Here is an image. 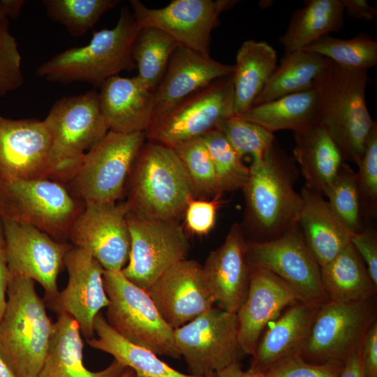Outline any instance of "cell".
I'll list each match as a JSON object with an SVG mask.
<instances>
[{
    "instance_id": "cell-1",
    "label": "cell",
    "mask_w": 377,
    "mask_h": 377,
    "mask_svg": "<svg viewBox=\"0 0 377 377\" xmlns=\"http://www.w3.org/2000/svg\"><path fill=\"white\" fill-rule=\"evenodd\" d=\"M249 178L242 189L246 200L244 234L251 242L279 237L298 223L302 206L295 190L299 168L275 138L263 156L252 157Z\"/></svg>"
},
{
    "instance_id": "cell-2",
    "label": "cell",
    "mask_w": 377,
    "mask_h": 377,
    "mask_svg": "<svg viewBox=\"0 0 377 377\" xmlns=\"http://www.w3.org/2000/svg\"><path fill=\"white\" fill-rule=\"evenodd\" d=\"M368 71L351 69L332 62L314 80L318 95L316 122L323 126L345 161L357 166L376 123L366 104Z\"/></svg>"
},
{
    "instance_id": "cell-3",
    "label": "cell",
    "mask_w": 377,
    "mask_h": 377,
    "mask_svg": "<svg viewBox=\"0 0 377 377\" xmlns=\"http://www.w3.org/2000/svg\"><path fill=\"white\" fill-rule=\"evenodd\" d=\"M129 211L142 216L178 220L197 194L175 150L148 140L136 157L126 184Z\"/></svg>"
},
{
    "instance_id": "cell-4",
    "label": "cell",
    "mask_w": 377,
    "mask_h": 377,
    "mask_svg": "<svg viewBox=\"0 0 377 377\" xmlns=\"http://www.w3.org/2000/svg\"><path fill=\"white\" fill-rule=\"evenodd\" d=\"M138 31L133 14L124 6L114 27L94 31L87 45L55 54L36 74L51 82H81L100 88L108 78L136 68L132 52Z\"/></svg>"
},
{
    "instance_id": "cell-5",
    "label": "cell",
    "mask_w": 377,
    "mask_h": 377,
    "mask_svg": "<svg viewBox=\"0 0 377 377\" xmlns=\"http://www.w3.org/2000/svg\"><path fill=\"white\" fill-rule=\"evenodd\" d=\"M0 320V355L16 377H38L53 323L33 279L11 276Z\"/></svg>"
},
{
    "instance_id": "cell-6",
    "label": "cell",
    "mask_w": 377,
    "mask_h": 377,
    "mask_svg": "<svg viewBox=\"0 0 377 377\" xmlns=\"http://www.w3.org/2000/svg\"><path fill=\"white\" fill-rule=\"evenodd\" d=\"M43 121L52 138L49 179L64 186L85 154L109 131L100 110L98 92L90 90L58 99Z\"/></svg>"
},
{
    "instance_id": "cell-7",
    "label": "cell",
    "mask_w": 377,
    "mask_h": 377,
    "mask_svg": "<svg viewBox=\"0 0 377 377\" xmlns=\"http://www.w3.org/2000/svg\"><path fill=\"white\" fill-rule=\"evenodd\" d=\"M84 207L56 182L0 179V220L34 226L59 242L68 239Z\"/></svg>"
},
{
    "instance_id": "cell-8",
    "label": "cell",
    "mask_w": 377,
    "mask_h": 377,
    "mask_svg": "<svg viewBox=\"0 0 377 377\" xmlns=\"http://www.w3.org/2000/svg\"><path fill=\"white\" fill-rule=\"evenodd\" d=\"M146 139L145 132L123 134L109 131L85 154L64 187L84 203L117 202Z\"/></svg>"
},
{
    "instance_id": "cell-9",
    "label": "cell",
    "mask_w": 377,
    "mask_h": 377,
    "mask_svg": "<svg viewBox=\"0 0 377 377\" xmlns=\"http://www.w3.org/2000/svg\"><path fill=\"white\" fill-rule=\"evenodd\" d=\"M103 284L110 300L106 320L128 341L157 355L179 359L172 330L163 319L145 290L129 281L121 272H103Z\"/></svg>"
},
{
    "instance_id": "cell-10",
    "label": "cell",
    "mask_w": 377,
    "mask_h": 377,
    "mask_svg": "<svg viewBox=\"0 0 377 377\" xmlns=\"http://www.w3.org/2000/svg\"><path fill=\"white\" fill-rule=\"evenodd\" d=\"M376 317L375 297L353 302H325L316 311L300 354L311 363H344L361 348Z\"/></svg>"
},
{
    "instance_id": "cell-11",
    "label": "cell",
    "mask_w": 377,
    "mask_h": 377,
    "mask_svg": "<svg viewBox=\"0 0 377 377\" xmlns=\"http://www.w3.org/2000/svg\"><path fill=\"white\" fill-rule=\"evenodd\" d=\"M126 221L131 249L128 264L121 272L146 291L172 265L186 259L190 243L178 220L151 219L128 211Z\"/></svg>"
},
{
    "instance_id": "cell-12",
    "label": "cell",
    "mask_w": 377,
    "mask_h": 377,
    "mask_svg": "<svg viewBox=\"0 0 377 377\" xmlns=\"http://www.w3.org/2000/svg\"><path fill=\"white\" fill-rule=\"evenodd\" d=\"M235 115L232 74L214 80L154 118L145 131L146 138L172 147L202 136Z\"/></svg>"
},
{
    "instance_id": "cell-13",
    "label": "cell",
    "mask_w": 377,
    "mask_h": 377,
    "mask_svg": "<svg viewBox=\"0 0 377 377\" xmlns=\"http://www.w3.org/2000/svg\"><path fill=\"white\" fill-rule=\"evenodd\" d=\"M175 344L188 374L204 376L240 362L245 355L238 341L236 313L212 307L173 331Z\"/></svg>"
},
{
    "instance_id": "cell-14",
    "label": "cell",
    "mask_w": 377,
    "mask_h": 377,
    "mask_svg": "<svg viewBox=\"0 0 377 377\" xmlns=\"http://www.w3.org/2000/svg\"><path fill=\"white\" fill-rule=\"evenodd\" d=\"M246 259L250 266L267 269L283 280L300 301L316 305L329 301L321 281L320 267L298 223L274 239L247 241Z\"/></svg>"
},
{
    "instance_id": "cell-15",
    "label": "cell",
    "mask_w": 377,
    "mask_h": 377,
    "mask_svg": "<svg viewBox=\"0 0 377 377\" xmlns=\"http://www.w3.org/2000/svg\"><path fill=\"white\" fill-rule=\"evenodd\" d=\"M236 1L174 0L160 8L131 0L133 16L139 29L156 28L171 36L180 45L208 55L211 33L221 13Z\"/></svg>"
},
{
    "instance_id": "cell-16",
    "label": "cell",
    "mask_w": 377,
    "mask_h": 377,
    "mask_svg": "<svg viewBox=\"0 0 377 377\" xmlns=\"http://www.w3.org/2000/svg\"><path fill=\"white\" fill-rule=\"evenodd\" d=\"M126 202H86L74 221L68 239L90 254L105 271L120 272L128 260L131 236Z\"/></svg>"
},
{
    "instance_id": "cell-17",
    "label": "cell",
    "mask_w": 377,
    "mask_h": 377,
    "mask_svg": "<svg viewBox=\"0 0 377 377\" xmlns=\"http://www.w3.org/2000/svg\"><path fill=\"white\" fill-rule=\"evenodd\" d=\"M1 222L10 275L37 281L44 289L46 302L52 301L59 293L57 277L72 245L31 226Z\"/></svg>"
},
{
    "instance_id": "cell-18",
    "label": "cell",
    "mask_w": 377,
    "mask_h": 377,
    "mask_svg": "<svg viewBox=\"0 0 377 377\" xmlns=\"http://www.w3.org/2000/svg\"><path fill=\"white\" fill-rule=\"evenodd\" d=\"M68 280L66 287L47 302L57 314L66 313L79 325L81 334L94 337V322L101 309L110 304L103 284L101 265L84 250L72 246L64 258Z\"/></svg>"
},
{
    "instance_id": "cell-19",
    "label": "cell",
    "mask_w": 377,
    "mask_h": 377,
    "mask_svg": "<svg viewBox=\"0 0 377 377\" xmlns=\"http://www.w3.org/2000/svg\"><path fill=\"white\" fill-rule=\"evenodd\" d=\"M52 138L43 120L0 115V179H50Z\"/></svg>"
},
{
    "instance_id": "cell-20",
    "label": "cell",
    "mask_w": 377,
    "mask_h": 377,
    "mask_svg": "<svg viewBox=\"0 0 377 377\" xmlns=\"http://www.w3.org/2000/svg\"><path fill=\"white\" fill-rule=\"evenodd\" d=\"M146 291L172 330L194 320L215 304L202 265L187 258L172 265Z\"/></svg>"
},
{
    "instance_id": "cell-21",
    "label": "cell",
    "mask_w": 377,
    "mask_h": 377,
    "mask_svg": "<svg viewBox=\"0 0 377 377\" xmlns=\"http://www.w3.org/2000/svg\"><path fill=\"white\" fill-rule=\"evenodd\" d=\"M246 243L241 224L234 223L223 243L209 253L202 265L214 303L227 312L237 313L248 294L251 267Z\"/></svg>"
},
{
    "instance_id": "cell-22",
    "label": "cell",
    "mask_w": 377,
    "mask_h": 377,
    "mask_svg": "<svg viewBox=\"0 0 377 377\" xmlns=\"http://www.w3.org/2000/svg\"><path fill=\"white\" fill-rule=\"evenodd\" d=\"M250 267L248 294L236 314L239 343L245 355L253 356L267 325L287 306L300 300L293 288L274 274L261 267Z\"/></svg>"
},
{
    "instance_id": "cell-23",
    "label": "cell",
    "mask_w": 377,
    "mask_h": 377,
    "mask_svg": "<svg viewBox=\"0 0 377 377\" xmlns=\"http://www.w3.org/2000/svg\"><path fill=\"white\" fill-rule=\"evenodd\" d=\"M234 65L224 64L209 54L179 45L154 91V118L165 112L190 94L214 80L232 75Z\"/></svg>"
},
{
    "instance_id": "cell-24",
    "label": "cell",
    "mask_w": 377,
    "mask_h": 377,
    "mask_svg": "<svg viewBox=\"0 0 377 377\" xmlns=\"http://www.w3.org/2000/svg\"><path fill=\"white\" fill-rule=\"evenodd\" d=\"M100 89V110L110 131L129 134L147 130L154 118V93L137 75L112 76Z\"/></svg>"
},
{
    "instance_id": "cell-25",
    "label": "cell",
    "mask_w": 377,
    "mask_h": 377,
    "mask_svg": "<svg viewBox=\"0 0 377 377\" xmlns=\"http://www.w3.org/2000/svg\"><path fill=\"white\" fill-rule=\"evenodd\" d=\"M318 306L302 301L287 306L262 333L251 367L266 372L280 361L300 353Z\"/></svg>"
},
{
    "instance_id": "cell-26",
    "label": "cell",
    "mask_w": 377,
    "mask_h": 377,
    "mask_svg": "<svg viewBox=\"0 0 377 377\" xmlns=\"http://www.w3.org/2000/svg\"><path fill=\"white\" fill-rule=\"evenodd\" d=\"M298 224L304 241L320 267L350 244L353 233L340 221L324 196L303 186Z\"/></svg>"
},
{
    "instance_id": "cell-27",
    "label": "cell",
    "mask_w": 377,
    "mask_h": 377,
    "mask_svg": "<svg viewBox=\"0 0 377 377\" xmlns=\"http://www.w3.org/2000/svg\"><path fill=\"white\" fill-rule=\"evenodd\" d=\"M78 323L66 313L53 323L47 353L38 377H120L127 367L115 360L105 369L89 371L83 363Z\"/></svg>"
},
{
    "instance_id": "cell-28",
    "label": "cell",
    "mask_w": 377,
    "mask_h": 377,
    "mask_svg": "<svg viewBox=\"0 0 377 377\" xmlns=\"http://www.w3.org/2000/svg\"><path fill=\"white\" fill-rule=\"evenodd\" d=\"M293 157L305 180L304 186L324 194L346 162L327 130L319 124L294 133Z\"/></svg>"
},
{
    "instance_id": "cell-29",
    "label": "cell",
    "mask_w": 377,
    "mask_h": 377,
    "mask_svg": "<svg viewBox=\"0 0 377 377\" xmlns=\"http://www.w3.org/2000/svg\"><path fill=\"white\" fill-rule=\"evenodd\" d=\"M276 59L275 50L265 41L242 44L232 73L235 115L242 116L253 106L275 69Z\"/></svg>"
},
{
    "instance_id": "cell-30",
    "label": "cell",
    "mask_w": 377,
    "mask_h": 377,
    "mask_svg": "<svg viewBox=\"0 0 377 377\" xmlns=\"http://www.w3.org/2000/svg\"><path fill=\"white\" fill-rule=\"evenodd\" d=\"M320 276L330 301L353 302L376 297L377 286L351 243L320 267Z\"/></svg>"
},
{
    "instance_id": "cell-31",
    "label": "cell",
    "mask_w": 377,
    "mask_h": 377,
    "mask_svg": "<svg viewBox=\"0 0 377 377\" xmlns=\"http://www.w3.org/2000/svg\"><path fill=\"white\" fill-rule=\"evenodd\" d=\"M97 338L87 339L91 348L112 355L116 361L142 377H204L186 374L162 361L152 351L122 337L108 323L100 312L94 322Z\"/></svg>"
},
{
    "instance_id": "cell-32",
    "label": "cell",
    "mask_w": 377,
    "mask_h": 377,
    "mask_svg": "<svg viewBox=\"0 0 377 377\" xmlns=\"http://www.w3.org/2000/svg\"><path fill=\"white\" fill-rule=\"evenodd\" d=\"M317 101L316 90L312 87L253 105L240 117L272 133L281 130L296 133L317 124Z\"/></svg>"
},
{
    "instance_id": "cell-33",
    "label": "cell",
    "mask_w": 377,
    "mask_h": 377,
    "mask_svg": "<svg viewBox=\"0 0 377 377\" xmlns=\"http://www.w3.org/2000/svg\"><path fill=\"white\" fill-rule=\"evenodd\" d=\"M341 0H310L295 10L279 42L285 53L302 50L321 37L338 31L343 23Z\"/></svg>"
},
{
    "instance_id": "cell-34",
    "label": "cell",
    "mask_w": 377,
    "mask_h": 377,
    "mask_svg": "<svg viewBox=\"0 0 377 377\" xmlns=\"http://www.w3.org/2000/svg\"><path fill=\"white\" fill-rule=\"evenodd\" d=\"M332 62L320 54L302 50L285 53L253 105L312 88L315 79Z\"/></svg>"
},
{
    "instance_id": "cell-35",
    "label": "cell",
    "mask_w": 377,
    "mask_h": 377,
    "mask_svg": "<svg viewBox=\"0 0 377 377\" xmlns=\"http://www.w3.org/2000/svg\"><path fill=\"white\" fill-rule=\"evenodd\" d=\"M179 44L170 35L156 28L139 29L133 45V58L138 78L154 93L170 59Z\"/></svg>"
},
{
    "instance_id": "cell-36",
    "label": "cell",
    "mask_w": 377,
    "mask_h": 377,
    "mask_svg": "<svg viewBox=\"0 0 377 377\" xmlns=\"http://www.w3.org/2000/svg\"><path fill=\"white\" fill-rule=\"evenodd\" d=\"M302 50L320 54L351 69L368 71L377 64V42L364 33L350 39L325 36Z\"/></svg>"
},
{
    "instance_id": "cell-37",
    "label": "cell",
    "mask_w": 377,
    "mask_h": 377,
    "mask_svg": "<svg viewBox=\"0 0 377 377\" xmlns=\"http://www.w3.org/2000/svg\"><path fill=\"white\" fill-rule=\"evenodd\" d=\"M119 0H43L47 15L62 24L73 37L84 35Z\"/></svg>"
},
{
    "instance_id": "cell-38",
    "label": "cell",
    "mask_w": 377,
    "mask_h": 377,
    "mask_svg": "<svg viewBox=\"0 0 377 377\" xmlns=\"http://www.w3.org/2000/svg\"><path fill=\"white\" fill-rule=\"evenodd\" d=\"M324 196L343 225L353 234L362 231L364 219L356 184V172L343 162Z\"/></svg>"
},
{
    "instance_id": "cell-39",
    "label": "cell",
    "mask_w": 377,
    "mask_h": 377,
    "mask_svg": "<svg viewBox=\"0 0 377 377\" xmlns=\"http://www.w3.org/2000/svg\"><path fill=\"white\" fill-rule=\"evenodd\" d=\"M184 164L198 197H221L215 168L202 138L188 140L172 147Z\"/></svg>"
},
{
    "instance_id": "cell-40",
    "label": "cell",
    "mask_w": 377,
    "mask_h": 377,
    "mask_svg": "<svg viewBox=\"0 0 377 377\" xmlns=\"http://www.w3.org/2000/svg\"><path fill=\"white\" fill-rule=\"evenodd\" d=\"M202 138L212 157L221 192L242 190L250 173L242 158L219 130H211Z\"/></svg>"
},
{
    "instance_id": "cell-41",
    "label": "cell",
    "mask_w": 377,
    "mask_h": 377,
    "mask_svg": "<svg viewBox=\"0 0 377 377\" xmlns=\"http://www.w3.org/2000/svg\"><path fill=\"white\" fill-rule=\"evenodd\" d=\"M239 156H263L275 140L274 133L261 126L235 115L219 122L216 128Z\"/></svg>"
},
{
    "instance_id": "cell-42",
    "label": "cell",
    "mask_w": 377,
    "mask_h": 377,
    "mask_svg": "<svg viewBox=\"0 0 377 377\" xmlns=\"http://www.w3.org/2000/svg\"><path fill=\"white\" fill-rule=\"evenodd\" d=\"M356 184L364 219L377 218V122L368 137L364 155L357 166Z\"/></svg>"
},
{
    "instance_id": "cell-43",
    "label": "cell",
    "mask_w": 377,
    "mask_h": 377,
    "mask_svg": "<svg viewBox=\"0 0 377 377\" xmlns=\"http://www.w3.org/2000/svg\"><path fill=\"white\" fill-rule=\"evenodd\" d=\"M21 59L8 20L0 22V98L22 85Z\"/></svg>"
},
{
    "instance_id": "cell-44",
    "label": "cell",
    "mask_w": 377,
    "mask_h": 377,
    "mask_svg": "<svg viewBox=\"0 0 377 377\" xmlns=\"http://www.w3.org/2000/svg\"><path fill=\"white\" fill-rule=\"evenodd\" d=\"M343 365V362L339 361L311 363L296 353L280 361L265 373L267 377H339Z\"/></svg>"
},
{
    "instance_id": "cell-45",
    "label": "cell",
    "mask_w": 377,
    "mask_h": 377,
    "mask_svg": "<svg viewBox=\"0 0 377 377\" xmlns=\"http://www.w3.org/2000/svg\"><path fill=\"white\" fill-rule=\"evenodd\" d=\"M220 198L216 197L212 200L194 199L189 202L184 214L186 228L191 233L204 235L211 231L216 223Z\"/></svg>"
},
{
    "instance_id": "cell-46",
    "label": "cell",
    "mask_w": 377,
    "mask_h": 377,
    "mask_svg": "<svg viewBox=\"0 0 377 377\" xmlns=\"http://www.w3.org/2000/svg\"><path fill=\"white\" fill-rule=\"evenodd\" d=\"M350 243L364 260L368 272L377 286V232L369 223L364 229L353 234Z\"/></svg>"
},
{
    "instance_id": "cell-47",
    "label": "cell",
    "mask_w": 377,
    "mask_h": 377,
    "mask_svg": "<svg viewBox=\"0 0 377 377\" xmlns=\"http://www.w3.org/2000/svg\"><path fill=\"white\" fill-rule=\"evenodd\" d=\"M361 359L365 377H377V320L368 330L361 346Z\"/></svg>"
},
{
    "instance_id": "cell-48",
    "label": "cell",
    "mask_w": 377,
    "mask_h": 377,
    "mask_svg": "<svg viewBox=\"0 0 377 377\" xmlns=\"http://www.w3.org/2000/svg\"><path fill=\"white\" fill-rule=\"evenodd\" d=\"M10 275L8 267L3 228L0 220V320L6 306L8 286Z\"/></svg>"
},
{
    "instance_id": "cell-49",
    "label": "cell",
    "mask_w": 377,
    "mask_h": 377,
    "mask_svg": "<svg viewBox=\"0 0 377 377\" xmlns=\"http://www.w3.org/2000/svg\"><path fill=\"white\" fill-rule=\"evenodd\" d=\"M343 10L350 17L371 21L377 14V9L365 0H341Z\"/></svg>"
},
{
    "instance_id": "cell-50",
    "label": "cell",
    "mask_w": 377,
    "mask_h": 377,
    "mask_svg": "<svg viewBox=\"0 0 377 377\" xmlns=\"http://www.w3.org/2000/svg\"><path fill=\"white\" fill-rule=\"evenodd\" d=\"M339 377H365L361 359V348L346 360Z\"/></svg>"
},
{
    "instance_id": "cell-51",
    "label": "cell",
    "mask_w": 377,
    "mask_h": 377,
    "mask_svg": "<svg viewBox=\"0 0 377 377\" xmlns=\"http://www.w3.org/2000/svg\"><path fill=\"white\" fill-rule=\"evenodd\" d=\"M8 19H16L21 13L25 1L24 0H1Z\"/></svg>"
},
{
    "instance_id": "cell-52",
    "label": "cell",
    "mask_w": 377,
    "mask_h": 377,
    "mask_svg": "<svg viewBox=\"0 0 377 377\" xmlns=\"http://www.w3.org/2000/svg\"><path fill=\"white\" fill-rule=\"evenodd\" d=\"M242 372V364L237 362L216 372V377H241Z\"/></svg>"
},
{
    "instance_id": "cell-53",
    "label": "cell",
    "mask_w": 377,
    "mask_h": 377,
    "mask_svg": "<svg viewBox=\"0 0 377 377\" xmlns=\"http://www.w3.org/2000/svg\"><path fill=\"white\" fill-rule=\"evenodd\" d=\"M241 377H267V376L265 372L250 367L246 371H243Z\"/></svg>"
},
{
    "instance_id": "cell-54",
    "label": "cell",
    "mask_w": 377,
    "mask_h": 377,
    "mask_svg": "<svg viewBox=\"0 0 377 377\" xmlns=\"http://www.w3.org/2000/svg\"><path fill=\"white\" fill-rule=\"evenodd\" d=\"M0 377H16L0 355Z\"/></svg>"
},
{
    "instance_id": "cell-55",
    "label": "cell",
    "mask_w": 377,
    "mask_h": 377,
    "mask_svg": "<svg viewBox=\"0 0 377 377\" xmlns=\"http://www.w3.org/2000/svg\"><path fill=\"white\" fill-rule=\"evenodd\" d=\"M134 374V371L127 367L120 377H132Z\"/></svg>"
},
{
    "instance_id": "cell-56",
    "label": "cell",
    "mask_w": 377,
    "mask_h": 377,
    "mask_svg": "<svg viewBox=\"0 0 377 377\" xmlns=\"http://www.w3.org/2000/svg\"><path fill=\"white\" fill-rule=\"evenodd\" d=\"M8 20L3 10L1 1L0 0V22Z\"/></svg>"
},
{
    "instance_id": "cell-57",
    "label": "cell",
    "mask_w": 377,
    "mask_h": 377,
    "mask_svg": "<svg viewBox=\"0 0 377 377\" xmlns=\"http://www.w3.org/2000/svg\"><path fill=\"white\" fill-rule=\"evenodd\" d=\"M204 377H216V372H210L204 376Z\"/></svg>"
},
{
    "instance_id": "cell-58",
    "label": "cell",
    "mask_w": 377,
    "mask_h": 377,
    "mask_svg": "<svg viewBox=\"0 0 377 377\" xmlns=\"http://www.w3.org/2000/svg\"><path fill=\"white\" fill-rule=\"evenodd\" d=\"M132 377H142V376H137L135 373V374L132 376Z\"/></svg>"
}]
</instances>
